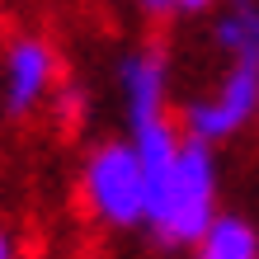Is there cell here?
Instances as JSON below:
<instances>
[{
	"instance_id": "2",
	"label": "cell",
	"mask_w": 259,
	"mask_h": 259,
	"mask_svg": "<svg viewBox=\"0 0 259 259\" xmlns=\"http://www.w3.org/2000/svg\"><path fill=\"white\" fill-rule=\"evenodd\" d=\"M80 193L104 226H146V170L132 142H99L90 151L80 165Z\"/></svg>"
},
{
	"instance_id": "3",
	"label": "cell",
	"mask_w": 259,
	"mask_h": 259,
	"mask_svg": "<svg viewBox=\"0 0 259 259\" xmlns=\"http://www.w3.org/2000/svg\"><path fill=\"white\" fill-rule=\"evenodd\" d=\"M254 118H259V52H236L226 75H222V85L207 99L184 104L179 127L193 142L217 146V142H231L236 132H245Z\"/></svg>"
},
{
	"instance_id": "5",
	"label": "cell",
	"mask_w": 259,
	"mask_h": 259,
	"mask_svg": "<svg viewBox=\"0 0 259 259\" xmlns=\"http://www.w3.org/2000/svg\"><path fill=\"white\" fill-rule=\"evenodd\" d=\"M118 85H123V109H127V127L132 123H151L165 118V99H170V62H165L160 42H142L123 57L118 66Z\"/></svg>"
},
{
	"instance_id": "7",
	"label": "cell",
	"mask_w": 259,
	"mask_h": 259,
	"mask_svg": "<svg viewBox=\"0 0 259 259\" xmlns=\"http://www.w3.org/2000/svg\"><path fill=\"white\" fill-rule=\"evenodd\" d=\"M217 10V0H175V14H207Z\"/></svg>"
},
{
	"instance_id": "8",
	"label": "cell",
	"mask_w": 259,
	"mask_h": 259,
	"mask_svg": "<svg viewBox=\"0 0 259 259\" xmlns=\"http://www.w3.org/2000/svg\"><path fill=\"white\" fill-rule=\"evenodd\" d=\"M146 14H175V0H137Z\"/></svg>"
},
{
	"instance_id": "9",
	"label": "cell",
	"mask_w": 259,
	"mask_h": 259,
	"mask_svg": "<svg viewBox=\"0 0 259 259\" xmlns=\"http://www.w3.org/2000/svg\"><path fill=\"white\" fill-rule=\"evenodd\" d=\"M0 259H14V245L5 240V231H0Z\"/></svg>"
},
{
	"instance_id": "1",
	"label": "cell",
	"mask_w": 259,
	"mask_h": 259,
	"mask_svg": "<svg viewBox=\"0 0 259 259\" xmlns=\"http://www.w3.org/2000/svg\"><path fill=\"white\" fill-rule=\"evenodd\" d=\"M217 217V156L212 146L184 137L156 184L146 193V226L160 245H193L207 231V222Z\"/></svg>"
},
{
	"instance_id": "4",
	"label": "cell",
	"mask_w": 259,
	"mask_h": 259,
	"mask_svg": "<svg viewBox=\"0 0 259 259\" xmlns=\"http://www.w3.org/2000/svg\"><path fill=\"white\" fill-rule=\"evenodd\" d=\"M57 90V48L38 33H19L5 42L0 62V104L10 118H28Z\"/></svg>"
},
{
	"instance_id": "6",
	"label": "cell",
	"mask_w": 259,
	"mask_h": 259,
	"mask_svg": "<svg viewBox=\"0 0 259 259\" xmlns=\"http://www.w3.org/2000/svg\"><path fill=\"white\" fill-rule=\"evenodd\" d=\"M193 259H259V231L236 212H217L193 240Z\"/></svg>"
}]
</instances>
